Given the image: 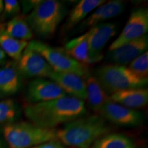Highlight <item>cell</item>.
Segmentation results:
<instances>
[{
    "instance_id": "obj_1",
    "label": "cell",
    "mask_w": 148,
    "mask_h": 148,
    "mask_svg": "<svg viewBox=\"0 0 148 148\" xmlns=\"http://www.w3.org/2000/svg\"><path fill=\"white\" fill-rule=\"evenodd\" d=\"M86 111L84 101L68 95L43 102L27 103L24 108V113L30 123L48 129H54L58 125L81 117Z\"/></svg>"
},
{
    "instance_id": "obj_2",
    "label": "cell",
    "mask_w": 148,
    "mask_h": 148,
    "mask_svg": "<svg viewBox=\"0 0 148 148\" xmlns=\"http://www.w3.org/2000/svg\"><path fill=\"white\" fill-rule=\"evenodd\" d=\"M110 131L106 120L97 114L68 122L62 129L56 130V138L65 146L89 148L95 140Z\"/></svg>"
},
{
    "instance_id": "obj_3",
    "label": "cell",
    "mask_w": 148,
    "mask_h": 148,
    "mask_svg": "<svg viewBox=\"0 0 148 148\" xmlns=\"http://www.w3.org/2000/svg\"><path fill=\"white\" fill-rule=\"evenodd\" d=\"M65 13L66 9L60 1L45 0L32 9L26 20L34 34L47 39L54 35Z\"/></svg>"
},
{
    "instance_id": "obj_4",
    "label": "cell",
    "mask_w": 148,
    "mask_h": 148,
    "mask_svg": "<svg viewBox=\"0 0 148 148\" xmlns=\"http://www.w3.org/2000/svg\"><path fill=\"white\" fill-rule=\"evenodd\" d=\"M10 148H30L57 140L55 129L44 128L30 122H17L5 125L3 130Z\"/></svg>"
},
{
    "instance_id": "obj_5",
    "label": "cell",
    "mask_w": 148,
    "mask_h": 148,
    "mask_svg": "<svg viewBox=\"0 0 148 148\" xmlns=\"http://www.w3.org/2000/svg\"><path fill=\"white\" fill-rule=\"evenodd\" d=\"M95 77L106 92L112 94L121 90L145 88L148 78H142L126 66L108 64L96 69Z\"/></svg>"
},
{
    "instance_id": "obj_6",
    "label": "cell",
    "mask_w": 148,
    "mask_h": 148,
    "mask_svg": "<svg viewBox=\"0 0 148 148\" xmlns=\"http://www.w3.org/2000/svg\"><path fill=\"white\" fill-rule=\"evenodd\" d=\"M27 47L39 53L53 71L73 73L83 79L89 75L87 66L74 60L62 48L52 47L37 40L28 42Z\"/></svg>"
},
{
    "instance_id": "obj_7",
    "label": "cell",
    "mask_w": 148,
    "mask_h": 148,
    "mask_svg": "<svg viewBox=\"0 0 148 148\" xmlns=\"http://www.w3.org/2000/svg\"><path fill=\"white\" fill-rule=\"evenodd\" d=\"M148 30V10L138 8L130 15L125 27L119 36L109 46L108 51H112L136 40L146 34Z\"/></svg>"
},
{
    "instance_id": "obj_8",
    "label": "cell",
    "mask_w": 148,
    "mask_h": 148,
    "mask_svg": "<svg viewBox=\"0 0 148 148\" xmlns=\"http://www.w3.org/2000/svg\"><path fill=\"white\" fill-rule=\"evenodd\" d=\"M88 32V64L102 60L101 51L116 34V26L112 23H101L90 28Z\"/></svg>"
},
{
    "instance_id": "obj_9",
    "label": "cell",
    "mask_w": 148,
    "mask_h": 148,
    "mask_svg": "<svg viewBox=\"0 0 148 148\" xmlns=\"http://www.w3.org/2000/svg\"><path fill=\"white\" fill-rule=\"evenodd\" d=\"M97 114L106 121L120 126H138L143 121V116L140 112L121 106L110 99L103 105Z\"/></svg>"
},
{
    "instance_id": "obj_10",
    "label": "cell",
    "mask_w": 148,
    "mask_h": 148,
    "mask_svg": "<svg viewBox=\"0 0 148 148\" xmlns=\"http://www.w3.org/2000/svg\"><path fill=\"white\" fill-rule=\"evenodd\" d=\"M17 69L21 76L27 78L49 77L53 71L47 61L27 46L18 60Z\"/></svg>"
},
{
    "instance_id": "obj_11",
    "label": "cell",
    "mask_w": 148,
    "mask_h": 148,
    "mask_svg": "<svg viewBox=\"0 0 148 148\" xmlns=\"http://www.w3.org/2000/svg\"><path fill=\"white\" fill-rule=\"evenodd\" d=\"M67 95L54 82L44 78H35L27 86L25 97L28 103L43 102Z\"/></svg>"
},
{
    "instance_id": "obj_12",
    "label": "cell",
    "mask_w": 148,
    "mask_h": 148,
    "mask_svg": "<svg viewBox=\"0 0 148 148\" xmlns=\"http://www.w3.org/2000/svg\"><path fill=\"white\" fill-rule=\"evenodd\" d=\"M148 47L147 35L132 40L112 51H108L107 58L115 64L125 66L145 52Z\"/></svg>"
},
{
    "instance_id": "obj_13",
    "label": "cell",
    "mask_w": 148,
    "mask_h": 148,
    "mask_svg": "<svg viewBox=\"0 0 148 148\" xmlns=\"http://www.w3.org/2000/svg\"><path fill=\"white\" fill-rule=\"evenodd\" d=\"M49 78L58 84L69 96L82 101L86 100V84L82 77L73 73H60L53 71Z\"/></svg>"
},
{
    "instance_id": "obj_14",
    "label": "cell",
    "mask_w": 148,
    "mask_h": 148,
    "mask_svg": "<svg viewBox=\"0 0 148 148\" xmlns=\"http://www.w3.org/2000/svg\"><path fill=\"white\" fill-rule=\"evenodd\" d=\"M125 5L123 1L120 0H112L106 1L102 5L95 9L91 14L82 21L83 28L94 27L97 24L121 14L124 10Z\"/></svg>"
},
{
    "instance_id": "obj_15",
    "label": "cell",
    "mask_w": 148,
    "mask_h": 148,
    "mask_svg": "<svg viewBox=\"0 0 148 148\" xmlns=\"http://www.w3.org/2000/svg\"><path fill=\"white\" fill-rule=\"evenodd\" d=\"M109 99L130 109L140 108L148 102V90L147 88H132L121 90L111 94Z\"/></svg>"
},
{
    "instance_id": "obj_16",
    "label": "cell",
    "mask_w": 148,
    "mask_h": 148,
    "mask_svg": "<svg viewBox=\"0 0 148 148\" xmlns=\"http://www.w3.org/2000/svg\"><path fill=\"white\" fill-rule=\"evenodd\" d=\"M105 2L106 1L103 0H81L68 14L61 32L63 33L69 32L77 24L84 21L92 11L95 10Z\"/></svg>"
},
{
    "instance_id": "obj_17",
    "label": "cell",
    "mask_w": 148,
    "mask_h": 148,
    "mask_svg": "<svg viewBox=\"0 0 148 148\" xmlns=\"http://www.w3.org/2000/svg\"><path fill=\"white\" fill-rule=\"evenodd\" d=\"M21 75L14 65H6L0 69V97L16 94L21 87Z\"/></svg>"
},
{
    "instance_id": "obj_18",
    "label": "cell",
    "mask_w": 148,
    "mask_h": 148,
    "mask_svg": "<svg viewBox=\"0 0 148 148\" xmlns=\"http://www.w3.org/2000/svg\"><path fill=\"white\" fill-rule=\"evenodd\" d=\"M85 80L86 90V99L88 106L95 112H99L101 108L107 101H109V96L103 90L95 76L88 75Z\"/></svg>"
},
{
    "instance_id": "obj_19",
    "label": "cell",
    "mask_w": 148,
    "mask_h": 148,
    "mask_svg": "<svg viewBox=\"0 0 148 148\" xmlns=\"http://www.w3.org/2000/svg\"><path fill=\"white\" fill-rule=\"evenodd\" d=\"M64 49L74 60L88 64V32L68 41Z\"/></svg>"
},
{
    "instance_id": "obj_20",
    "label": "cell",
    "mask_w": 148,
    "mask_h": 148,
    "mask_svg": "<svg viewBox=\"0 0 148 148\" xmlns=\"http://www.w3.org/2000/svg\"><path fill=\"white\" fill-rule=\"evenodd\" d=\"M28 41L17 40L5 32L4 27L0 25V48L5 55L18 61L26 48Z\"/></svg>"
},
{
    "instance_id": "obj_21",
    "label": "cell",
    "mask_w": 148,
    "mask_h": 148,
    "mask_svg": "<svg viewBox=\"0 0 148 148\" xmlns=\"http://www.w3.org/2000/svg\"><path fill=\"white\" fill-rule=\"evenodd\" d=\"M5 32L17 40H31L34 37V33L27 23L26 18L23 15L16 16L7 23L4 28Z\"/></svg>"
},
{
    "instance_id": "obj_22",
    "label": "cell",
    "mask_w": 148,
    "mask_h": 148,
    "mask_svg": "<svg viewBox=\"0 0 148 148\" xmlns=\"http://www.w3.org/2000/svg\"><path fill=\"white\" fill-rule=\"evenodd\" d=\"M92 148H135V143L124 134L108 133L95 140Z\"/></svg>"
},
{
    "instance_id": "obj_23",
    "label": "cell",
    "mask_w": 148,
    "mask_h": 148,
    "mask_svg": "<svg viewBox=\"0 0 148 148\" xmlns=\"http://www.w3.org/2000/svg\"><path fill=\"white\" fill-rule=\"evenodd\" d=\"M18 115V107L12 99L0 101V125L13 123Z\"/></svg>"
},
{
    "instance_id": "obj_24",
    "label": "cell",
    "mask_w": 148,
    "mask_h": 148,
    "mask_svg": "<svg viewBox=\"0 0 148 148\" xmlns=\"http://www.w3.org/2000/svg\"><path fill=\"white\" fill-rule=\"evenodd\" d=\"M131 71L142 78H147L148 75V52L142 53L132 60L127 66Z\"/></svg>"
},
{
    "instance_id": "obj_25",
    "label": "cell",
    "mask_w": 148,
    "mask_h": 148,
    "mask_svg": "<svg viewBox=\"0 0 148 148\" xmlns=\"http://www.w3.org/2000/svg\"><path fill=\"white\" fill-rule=\"evenodd\" d=\"M21 7L18 1L16 0H5L3 1V14L5 17L16 15L19 13Z\"/></svg>"
},
{
    "instance_id": "obj_26",
    "label": "cell",
    "mask_w": 148,
    "mask_h": 148,
    "mask_svg": "<svg viewBox=\"0 0 148 148\" xmlns=\"http://www.w3.org/2000/svg\"><path fill=\"white\" fill-rule=\"evenodd\" d=\"M30 148H69L66 146L64 145L63 144L59 141L58 140H51V141L47 142V143H44L40 145L34 146V147Z\"/></svg>"
},
{
    "instance_id": "obj_27",
    "label": "cell",
    "mask_w": 148,
    "mask_h": 148,
    "mask_svg": "<svg viewBox=\"0 0 148 148\" xmlns=\"http://www.w3.org/2000/svg\"><path fill=\"white\" fill-rule=\"evenodd\" d=\"M40 1V0H33V1H22L23 8L25 12H28L34 8L36 5Z\"/></svg>"
},
{
    "instance_id": "obj_28",
    "label": "cell",
    "mask_w": 148,
    "mask_h": 148,
    "mask_svg": "<svg viewBox=\"0 0 148 148\" xmlns=\"http://www.w3.org/2000/svg\"><path fill=\"white\" fill-rule=\"evenodd\" d=\"M5 60H6V55L0 48V64L4 63Z\"/></svg>"
},
{
    "instance_id": "obj_29",
    "label": "cell",
    "mask_w": 148,
    "mask_h": 148,
    "mask_svg": "<svg viewBox=\"0 0 148 148\" xmlns=\"http://www.w3.org/2000/svg\"><path fill=\"white\" fill-rule=\"evenodd\" d=\"M3 1L0 0V14L3 12Z\"/></svg>"
},
{
    "instance_id": "obj_30",
    "label": "cell",
    "mask_w": 148,
    "mask_h": 148,
    "mask_svg": "<svg viewBox=\"0 0 148 148\" xmlns=\"http://www.w3.org/2000/svg\"><path fill=\"white\" fill-rule=\"evenodd\" d=\"M0 148H5L4 145H3V142L1 141V139H0Z\"/></svg>"
}]
</instances>
